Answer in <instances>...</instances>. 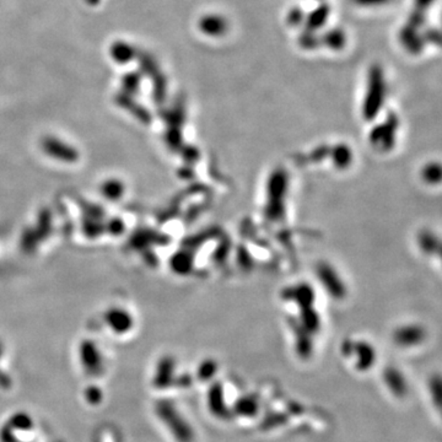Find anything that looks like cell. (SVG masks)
<instances>
[{
  "label": "cell",
  "instance_id": "1",
  "mask_svg": "<svg viewBox=\"0 0 442 442\" xmlns=\"http://www.w3.org/2000/svg\"><path fill=\"white\" fill-rule=\"evenodd\" d=\"M386 85L385 73L379 64H373L368 70V91L364 101V115L366 120H373L379 115L385 104Z\"/></svg>",
  "mask_w": 442,
  "mask_h": 442
},
{
  "label": "cell",
  "instance_id": "2",
  "mask_svg": "<svg viewBox=\"0 0 442 442\" xmlns=\"http://www.w3.org/2000/svg\"><path fill=\"white\" fill-rule=\"evenodd\" d=\"M398 117L395 113H388L386 121L375 126L371 132V140L373 143L381 145L382 149H392L396 142V134L398 131Z\"/></svg>",
  "mask_w": 442,
  "mask_h": 442
},
{
  "label": "cell",
  "instance_id": "3",
  "mask_svg": "<svg viewBox=\"0 0 442 442\" xmlns=\"http://www.w3.org/2000/svg\"><path fill=\"white\" fill-rule=\"evenodd\" d=\"M426 339V329L419 324H408L398 328L395 333V340L398 345L409 348L423 343Z\"/></svg>",
  "mask_w": 442,
  "mask_h": 442
},
{
  "label": "cell",
  "instance_id": "4",
  "mask_svg": "<svg viewBox=\"0 0 442 442\" xmlns=\"http://www.w3.org/2000/svg\"><path fill=\"white\" fill-rule=\"evenodd\" d=\"M398 38L401 45L412 54H419L420 52H423L426 45L424 37L419 34V30L414 29L408 23L399 31Z\"/></svg>",
  "mask_w": 442,
  "mask_h": 442
},
{
  "label": "cell",
  "instance_id": "5",
  "mask_svg": "<svg viewBox=\"0 0 442 442\" xmlns=\"http://www.w3.org/2000/svg\"><path fill=\"white\" fill-rule=\"evenodd\" d=\"M198 26L204 35L212 36V37L225 35L229 30L228 20H225L223 16L215 15V14H209V15L201 16Z\"/></svg>",
  "mask_w": 442,
  "mask_h": 442
},
{
  "label": "cell",
  "instance_id": "6",
  "mask_svg": "<svg viewBox=\"0 0 442 442\" xmlns=\"http://www.w3.org/2000/svg\"><path fill=\"white\" fill-rule=\"evenodd\" d=\"M43 149L48 155L56 156L57 159L64 161H74L76 159V151L68 145L58 142L56 139H47L43 143Z\"/></svg>",
  "mask_w": 442,
  "mask_h": 442
},
{
  "label": "cell",
  "instance_id": "7",
  "mask_svg": "<svg viewBox=\"0 0 442 442\" xmlns=\"http://www.w3.org/2000/svg\"><path fill=\"white\" fill-rule=\"evenodd\" d=\"M441 241L440 237L434 231L429 230V229L420 231L418 237H417L420 251L426 256L437 254L439 247L441 245Z\"/></svg>",
  "mask_w": 442,
  "mask_h": 442
},
{
  "label": "cell",
  "instance_id": "8",
  "mask_svg": "<svg viewBox=\"0 0 442 442\" xmlns=\"http://www.w3.org/2000/svg\"><path fill=\"white\" fill-rule=\"evenodd\" d=\"M329 14H331V8H329L327 3L320 4L307 15V18H306V30L316 32L317 30L321 29L326 25L328 18H329Z\"/></svg>",
  "mask_w": 442,
  "mask_h": 442
},
{
  "label": "cell",
  "instance_id": "9",
  "mask_svg": "<svg viewBox=\"0 0 442 442\" xmlns=\"http://www.w3.org/2000/svg\"><path fill=\"white\" fill-rule=\"evenodd\" d=\"M321 37V43L332 51H340L346 45V35L344 31L339 27L327 30Z\"/></svg>",
  "mask_w": 442,
  "mask_h": 442
},
{
  "label": "cell",
  "instance_id": "10",
  "mask_svg": "<svg viewBox=\"0 0 442 442\" xmlns=\"http://www.w3.org/2000/svg\"><path fill=\"white\" fill-rule=\"evenodd\" d=\"M385 379L387 386L390 387L393 395L397 397H404L408 393L407 381L402 373L396 368H388L385 373Z\"/></svg>",
  "mask_w": 442,
  "mask_h": 442
},
{
  "label": "cell",
  "instance_id": "11",
  "mask_svg": "<svg viewBox=\"0 0 442 442\" xmlns=\"http://www.w3.org/2000/svg\"><path fill=\"white\" fill-rule=\"evenodd\" d=\"M421 179L425 184L437 186L442 184V164L439 161H429L421 168Z\"/></svg>",
  "mask_w": 442,
  "mask_h": 442
},
{
  "label": "cell",
  "instance_id": "12",
  "mask_svg": "<svg viewBox=\"0 0 442 442\" xmlns=\"http://www.w3.org/2000/svg\"><path fill=\"white\" fill-rule=\"evenodd\" d=\"M112 57L115 58V62L118 63H128L133 58L135 57V49L131 45L124 42H117L112 46Z\"/></svg>",
  "mask_w": 442,
  "mask_h": 442
},
{
  "label": "cell",
  "instance_id": "13",
  "mask_svg": "<svg viewBox=\"0 0 442 442\" xmlns=\"http://www.w3.org/2000/svg\"><path fill=\"white\" fill-rule=\"evenodd\" d=\"M139 65L144 74L148 75L151 79H154L156 75L161 73L159 64L154 58L151 57L148 53H140L138 57Z\"/></svg>",
  "mask_w": 442,
  "mask_h": 442
},
{
  "label": "cell",
  "instance_id": "14",
  "mask_svg": "<svg viewBox=\"0 0 442 442\" xmlns=\"http://www.w3.org/2000/svg\"><path fill=\"white\" fill-rule=\"evenodd\" d=\"M299 45L306 51H313L321 46V37L317 35L315 31L305 30L299 35Z\"/></svg>",
  "mask_w": 442,
  "mask_h": 442
},
{
  "label": "cell",
  "instance_id": "15",
  "mask_svg": "<svg viewBox=\"0 0 442 442\" xmlns=\"http://www.w3.org/2000/svg\"><path fill=\"white\" fill-rule=\"evenodd\" d=\"M167 93V79L162 73H159L153 79V96L157 104L164 102Z\"/></svg>",
  "mask_w": 442,
  "mask_h": 442
},
{
  "label": "cell",
  "instance_id": "16",
  "mask_svg": "<svg viewBox=\"0 0 442 442\" xmlns=\"http://www.w3.org/2000/svg\"><path fill=\"white\" fill-rule=\"evenodd\" d=\"M430 387L431 397L435 402V406L442 414V376L441 375H434L429 382Z\"/></svg>",
  "mask_w": 442,
  "mask_h": 442
},
{
  "label": "cell",
  "instance_id": "17",
  "mask_svg": "<svg viewBox=\"0 0 442 442\" xmlns=\"http://www.w3.org/2000/svg\"><path fill=\"white\" fill-rule=\"evenodd\" d=\"M140 81H142L140 74H138V73H129V74L124 75V78H123V87L129 93H134V92L138 91Z\"/></svg>",
  "mask_w": 442,
  "mask_h": 442
},
{
  "label": "cell",
  "instance_id": "18",
  "mask_svg": "<svg viewBox=\"0 0 442 442\" xmlns=\"http://www.w3.org/2000/svg\"><path fill=\"white\" fill-rule=\"evenodd\" d=\"M305 21V12L300 6H294L290 9V12H287V23L289 26L293 27H298L301 23Z\"/></svg>",
  "mask_w": 442,
  "mask_h": 442
},
{
  "label": "cell",
  "instance_id": "19",
  "mask_svg": "<svg viewBox=\"0 0 442 442\" xmlns=\"http://www.w3.org/2000/svg\"><path fill=\"white\" fill-rule=\"evenodd\" d=\"M107 315H109V316H107V321L111 322L112 326L117 328V329H121L122 327H126V322L129 323V318L126 320V313L122 312V311H111Z\"/></svg>",
  "mask_w": 442,
  "mask_h": 442
},
{
  "label": "cell",
  "instance_id": "20",
  "mask_svg": "<svg viewBox=\"0 0 442 442\" xmlns=\"http://www.w3.org/2000/svg\"><path fill=\"white\" fill-rule=\"evenodd\" d=\"M408 25H410L414 29H421L426 23V15L425 12L414 9L413 12H410L409 18H408Z\"/></svg>",
  "mask_w": 442,
  "mask_h": 442
},
{
  "label": "cell",
  "instance_id": "21",
  "mask_svg": "<svg viewBox=\"0 0 442 442\" xmlns=\"http://www.w3.org/2000/svg\"><path fill=\"white\" fill-rule=\"evenodd\" d=\"M425 42L434 46L442 47V30L428 29L423 34Z\"/></svg>",
  "mask_w": 442,
  "mask_h": 442
},
{
  "label": "cell",
  "instance_id": "22",
  "mask_svg": "<svg viewBox=\"0 0 442 442\" xmlns=\"http://www.w3.org/2000/svg\"><path fill=\"white\" fill-rule=\"evenodd\" d=\"M104 192L107 198H117V195L121 193V186L117 182H107L104 184Z\"/></svg>",
  "mask_w": 442,
  "mask_h": 442
},
{
  "label": "cell",
  "instance_id": "23",
  "mask_svg": "<svg viewBox=\"0 0 442 442\" xmlns=\"http://www.w3.org/2000/svg\"><path fill=\"white\" fill-rule=\"evenodd\" d=\"M353 1L360 6H379L388 4L392 0H353Z\"/></svg>",
  "mask_w": 442,
  "mask_h": 442
},
{
  "label": "cell",
  "instance_id": "24",
  "mask_svg": "<svg viewBox=\"0 0 442 442\" xmlns=\"http://www.w3.org/2000/svg\"><path fill=\"white\" fill-rule=\"evenodd\" d=\"M434 3H435V0H414V9H418V10L426 12V10Z\"/></svg>",
  "mask_w": 442,
  "mask_h": 442
},
{
  "label": "cell",
  "instance_id": "25",
  "mask_svg": "<svg viewBox=\"0 0 442 442\" xmlns=\"http://www.w3.org/2000/svg\"><path fill=\"white\" fill-rule=\"evenodd\" d=\"M437 257L440 258V261H441L442 263V241H441V245H440V247H439V251H437Z\"/></svg>",
  "mask_w": 442,
  "mask_h": 442
}]
</instances>
